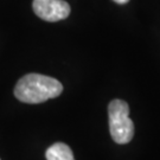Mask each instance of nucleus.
<instances>
[{"mask_svg": "<svg viewBox=\"0 0 160 160\" xmlns=\"http://www.w3.org/2000/svg\"><path fill=\"white\" fill-rule=\"evenodd\" d=\"M63 92L62 83L45 75L28 74L18 81L14 96L20 102L36 104L59 96Z\"/></svg>", "mask_w": 160, "mask_h": 160, "instance_id": "nucleus-1", "label": "nucleus"}, {"mask_svg": "<svg viewBox=\"0 0 160 160\" xmlns=\"http://www.w3.org/2000/svg\"><path fill=\"white\" fill-rule=\"evenodd\" d=\"M32 7L40 19L50 23L63 20L70 14V5L64 0H33Z\"/></svg>", "mask_w": 160, "mask_h": 160, "instance_id": "nucleus-3", "label": "nucleus"}, {"mask_svg": "<svg viewBox=\"0 0 160 160\" xmlns=\"http://www.w3.org/2000/svg\"><path fill=\"white\" fill-rule=\"evenodd\" d=\"M113 1H115L116 4H120V5H122V4H127L129 0H113Z\"/></svg>", "mask_w": 160, "mask_h": 160, "instance_id": "nucleus-5", "label": "nucleus"}, {"mask_svg": "<svg viewBox=\"0 0 160 160\" xmlns=\"http://www.w3.org/2000/svg\"><path fill=\"white\" fill-rule=\"evenodd\" d=\"M46 160H75L72 151L68 145L62 142L53 143L45 153Z\"/></svg>", "mask_w": 160, "mask_h": 160, "instance_id": "nucleus-4", "label": "nucleus"}, {"mask_svg": "<svg viewBox=\"0 0 160 160\" xmlns=\"http://www.w3.org/2000/svg\"><path fill=\"white\" fill-rule=\"evenodd\" d=\"M109 131L116 143L129 142L134 135V125L129 119V107L122 100H113L108 107Z\"/></svg>", "mask_w": 160, "mask_h": 160, "instance_id": "nucleus-2", "label": "nucleus"}]
</instances>
